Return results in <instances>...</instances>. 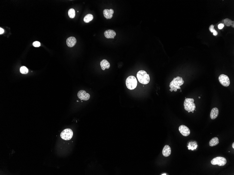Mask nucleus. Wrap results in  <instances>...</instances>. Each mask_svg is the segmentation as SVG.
<instances>
[{"mask_svg": "<svg viewBox=\"0 0 234 175\" xmlns=\"http://www.w3.org/2000/svg\"><path fill=\"white\" fill-rule=\"evenodd\" d=\"M198 98H199V99H200V96H199Z\"/></svg>", "mask_w": 234, "mask_h": 175, "instance_id": "obj_26", "label": "nucleus"}, {"mask_svg": "<svg viewBox=\"0 0 234 175\" xmlns=\"http://www.w3.org/2000/svg\"><path fill=\"white\" fill-rule=\"evenodd\" d=\"M194 102V100L193 98H186L184 103L185 109L188 112L194 111L196 108Z\"/></svg>", "mask_w": 234, "mask_h": 175, "instance_id": "obj_3", "label": "nucleus"}, {"mask_svg": "<svg viewBox=\"0 0 234 175\" xmlns=\"http://www.w3.org/2000/svg\"><path fill=\"white\" fill-rule=\"evenodd\" d=\"M73 136L72 130L69 128L64 130L60 134L61 138L66 141L70 140L72 138Z\"/></svg>", "mask_w": 234, "mask_h": 175, "instance_id": "obj_6", "label": "nucleus"}, {"mask_svg": "<svg viewBox=\"0 0 234 175\" xmlns=\"http://www.w3.org/2000/svg\"><path fill=\"white\" fill-rule=\"evenodd\" d=\"M219 80L224 86L228 87L230 85V82L229 77L227 75L221 74L219 77Z\"/></svg>", "mask_w": 234, "mask_h": 175, "instance_id": "obj_7", "label": "nucleus"}, {"mask_svg": "<svg viewBox=\"0 0 234 175\" xmlns=\"http://www.w3.org/2000/svg\"><path fill=\"white\" fill-rule=\"evenodd\" d=\"M68 14L69 17L71 18H74L75 16V11L73 8H71L69 10Z\"/></svg>", "mask_w": 234, "mask_h": 175, "instance_id": "obj_19", "label": "nucleus"}, {"mask_svg": "<svg viewBox=\"0 0 234 175\" xmlns=\"http://www.w3.org/2000/svg\"><path fill=\"white\" fill-rule=\"evenodd\" d=\"M100 66L103 70H105V69H108L110 67V64L106 59H103L100 62Z\"/></svg>", "mask_w": 234, "mask_h": 175, "instance_id": "obj_15", "label": "nucleus"}, {"mask_svg": "<svg viewBox=\"0 0 234 175\" xmlns=\"http://www.w3.org/2000/svg\"><path fill=\"white\" fill-rule=\"evenodd\" d=\"M224 23L226 26L229 27L231 26L233 28H234V21L231 20L228 18H226L224 20Z\"/></svg>", "mask_w": 234, "mask_h": 175, "instance_id": "obj_17", "label": "nucleus"}, {"mask_svg": "<svg viewBox=\"0 0 234 175\" xmlns=\"http://www.w3.org/2000/svg\"><path fill=\"white\" fill-rule=\"evenodd\" d=\"M33 45L34 47H39L40 46V42L38 41L34 42L33 43Z\"/></svg>", "mask_w": 234, "mask_h": 175, "instance_id": "obj_22", "label": "nucleus"}, {"mask_svg": "<svg viewBox=\"0 0 234 175\" xmlns=\"http://www.w3.org/2000/svg\"><path fill=\"white\" fill-rule=\"evenodd\" d=\"M179 131L183 136H187L190 134V130L186 126L182 125L179 127Z\"/></svg>", "mask_w": 234, "mask_h": 175, "instance_id": "obj_9", "label": "nucleus"}, {"mask_svg": "<svg viewBox=\"0 0 234 175\" xmlns=\"http://www.w3.org/2000/svg\"><path fill=\"white\" fill-rule=\"evenodd\" d=\"M114 13V11L112 9H105L103 11V14H104V17L107 19H111L113 17Z\"/></svg>", "mask_w": 234, "mask_h": 175, "instance_id": "obj_11", "label": "nucleus"}, {"mask_svg": "<svg viewBox=\"0 0 234 175\" xmlns=\"http://www.w3.org/2000/svg\"><path fill=\"white\" fill-rule=\"evenodd\" d=\"M184 83V81L182 78L179 76L174 78L170 84L169 87L171 88L170 91L171 92L173 91L176 92L178 89H181V88L180 86L183 85Z\"/></svg>", "mask_w": 234, "mask_h": 175, "instance_id": "obj_1", "label": "nucleus"}, {"mask_svg": "<svg viewBox=\"0 0 234 175\" xmlns=\"http://www.w3.org/2000/svg\"><path fill=\"white\" fill-rule=\"evenodd\" d=\"M104 35L107 39H114L116 36V33L113 30H109L105 31Z\"/></svg>", "mask_w": 234, "mask_h": 175, "instance_id": "obj_10", "label": "nucleus"}, {"mask_svg": "<svg viewBox=\"0 0 234 175\" xmlns=\"http://www.w3.org/2000/svg\"><path fill=\"white\" fill-rule=\"evenodd\" d=\"M209 31L213 33V35L215 36L217 35L218 33L214 28V26L213 24H211L210 25L209 28Z\"/></svg>", "mask_w": 234, "mask_h": 175, "instance_id": "obj_20", "label": "nucleus"}, {"mask_svg": "<svg viewBox=\"0 0 234 175\" xmlns=\"http://www.w3.org/2000/svg\"><path fill=\"white\" fill-rule=\"evenodd\" d=\"M227 163V160L225 158L218 157L215 158L211 161V164L213 165H218L219 166H224Z\"/></svg>", "mask_w": 234, "mask_h": 175, "instance_id": "obj_5", "label": "nucleus"}, {"mask_svg": "<svg viewBox=\"0 0 234 175\" xmlns=\"http://www.w3.org/2000/svg\"><path fill=\"white\" fill-rule=\"evenodd\" d=\"M219 143V139L217 137H215L213 138L209 142V145L210 146L213 147L217 145Z\"/></svg>", "mask_w": 234, "mask_h": 175, "instance_id": "obj_16", "label": "nucleus"}, {"mask_svg": "<svg viewBox=\"0 0 234 175\" xmlns=\"http://www.w3.org/2000/svg\"><path fill=\"white\" fill-rule=\"evenodd\" d=\"M219 114V109L216 107H215L211 110L210 113V118L212 120H215L218 117Z\"/></svg>", "mask_w": 234, "mask_h": 175, "instance_id": "obj_14", "label": "nucleus"}, {"mask_svg": "<svg viewBox=\"0 0 234 175\" xmlns=\"http://www.w3.org/2000/svg\"><path fill=\"white\" fill-rule=\"evenodd\" d=\"M126 83L128 89L130 90H134L137 86V79L135 77L131 76L127 78Z\"/></svg>", "mask_w": 234, "mask_h": 175, "instance_id": "obj_4", "label": "nucleus"}, {"mask_svg": "<svg viewBox=\"0 0 234 175\" xmlns=\"http://www.w3.org/2000/svg\"><path fill=\"white\" fill-rule=\"evenodd\" d=\"M4 33V30L3 28H0V34H2L3 33Z\"/></svg>", "mask_w": 234, "mask_h": 175, "instance_id": "obj_24", "label": "nucleus"}, {"mask_svg": "<svg viewBox=\"0 0 234 175\" xmlns=\"http://www.w3.org/2000/svg\"><path fill=\"white\" fill-rule=\"evenodd\" d=\"M76 43V39L74 37H70L68 38L66 40L67 46L70 47H72L75 45Z\"/></svg>", "mask_w": 234, "mask_h": 175, "instance_id": "obj_12", "label": "nucleus"}, {"mask_svg": "<svg viewBox=\"0 0 234 175\" xmlns=\"http://www.w3.org/2000/svg\"><path fill=\"white\" fill-rule=\"evenodd\" d=\"M232 147L233 148H234V143H233L232 145Z\"/></svg>", "mask_w": 234, "mask_h": 175, "instance_id": "obj_25", "label": "nucleus"}, {"mask_svg": "<svg viewBox=\"0 0 234 175\" xmlns=\"http://www.w3.org/2000/svg\"><path fill=\"white\" fill-rule=\"evenodd\" d=\"M162 175H166V174H162Z\"/></svg>", "mask_w": 234, "mask_h": 175, "instance_id": "obj_27", "label": "nucleus"}, {"mask_svg": "<svg viewBox=\"0 0 234 175\" xmlns=\"http://www.w3.org/2000/svg\"><path fill=\"white\" fill-rule=\"evenodd\" d=\"M20 70V72L23 74H26L28 73V69L25 66L21 67Z\"/></svg>", "mask_w": 234, "mask_h": 175, "instance_id": "obj_21", "label": "nucleus"}, {"mask_svg": "<svg viewBox=\"0 0 234 175\" xmlns=\"http://www.w3.org/2000/svg\"><path fill=\"white\" fill-rule=\"evenodd\" d=\"M224 24L223 23H220L218 25V28H219V30H221L222 28H224Z\"/></svg>", "mask_w": 234, "mask_h": 175, "instance_id": "obj_23", "label": "nucleus"}, {"mask_svg": "<svg viewBox=\"0 0 234 175\" xmlns=\"http://www.w3.org/2000/svg\"><path fill=\"white\" fill-rule=\"evenodd\" d=\"M171 148L168 145H165L163 148L162 154L165 157L169 156L171 154Z\"/></svg>", "mask_w": 234, "mask_h": 175, "instance_id": "obj_13", "label": "nucleus"}, {"mask_svg": "<svg viewBox=\"0 0 234 175\" xmlns=\"http://www.w3.org/2000/svg\"><path fill=\"white\" fill-rule=\"evenodd\" d=\"M93 19V16L92 14H89L85 16L84 19V21L86 23H88L92 20Z\"/></svg>", "mask_w": 234, "mask_h": 175, "instance_id": "obj_18", "label": "nucleus"}, {"mask_svg": "<svg viewBox=\"0 0 234 175\" xmlns=\"http://www.w3.org/2000/svg\"><path fill=\"white\" fill-rule=\"evenodd\" d=\"M77 96L80 99L82 100L87 101L90 98V95L89 93H86L85 90L80 91L77 93Z\"/></svg>", "mask_w": 234, "mask_h": 175, "instance_id": "obj_8", "label": "nucleus"}, {"mask_svg": "<svg viewBox=\"0 0 234 175\" xmlns=\"http://www.w3.org/2000/svg\"><path fill=\"white\" fill-rule=\"evenodd\" d=\"M137 77L139 82L144 85L148 84L150 80L149 74L144 70L138 71L137 74Z\"/></svg>", "mask_w": 234, "mask_h": 175, "instance_id": "obj_2", "label": "nucleus"}]
</instances>
